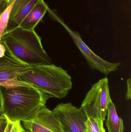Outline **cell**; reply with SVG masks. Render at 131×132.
I'll return each mask as SVG.
<instances>
[{"instance_id": "5", "label": "cell", "mask_w": 131, "mask_h": 132, "mask_svg": "<svg viewBox=\"0 0 131 132\" xmlns=\"http://www.w3.org/2000/svg\"><path fill=\"white\" fill-rule=\"evenodd\" d=\"M64 132H85L87 116L81 107L70 102L58 104L52 111Z\"/></svg>"}, {"instance_id": "6", "label": "cell", "mask_w": 131, "mask_h": 132, "mask_svg": "<svg viewBox=\"0 0 131 132\" xmlns=\"http://www.w3.org/2000/svg\"><path fill=\"white\" fill-rule=\"evenodd\" d=\"M62 24L69 33L82 55L86 60L88 66L92 70L98 71L105 75L118 70L121 64V63L110 62L102 59L93 52L84 42L78 32L72 31L64 23Z\"/></svg>"}, {"instance_id": "14", "label": "cell", "mask_w": 131, "mask_h": 132, "mask_svg": "<svg viewBox=\"0 0 131 132\" xmlns=\"http://www.w3.org/2000/svg\"><path fill=\"white\" fill-rule=\"evenodd\" d=\"M7 118V124L4 132H27L20 121H12Z\"/></svg>"}, {"instance_id": "20", "label": "cell", "mask_w": 131, "mask_h": 132, "mask_svg": "<svg viewBox=\"0 0 131 132\" xmlns=\"http://www.w3.org/2000/svg\"><path fill=\"white\" fill-rule=\"evenodd\" d=\"M7 1L9 2H11L12 1H13V0H7Z\"/></svg>"}, {"instance_id": "8", "label": "cell", "mask_w": 131, "mask_h": 132, "mask_svg": "<svg viewBox=\"0 0 131 132\" xmlns=\"http://www.w3.org/2000/svg\"><path fill=\"white\" fill-rule=\"evenodd\" d=\"M32 67L25 64L5 54L0 58V85L16 80L30 71Z\"/></svg>"}, {"instance_id": "21", "label": "cell", "mask_w": 131, "mask_h": 132, "mask_svg": "<svg viewBox=\"0 0 131 132\" xmlns=\"http://www.w3.org/2000/svg\"><path fill=\"white\" fill-rule=\"evenodd\" d=\"M1 115H2V114L1 112H0V116H1Z\"/></svg>"}, {"instance_id": "15", "label": "cell", "mask_w": 131, "mask_h": 132, "mask_svg": "<svg viewBox=\"0 0 131 132\" xmlns=\"http://www.w3.org/2000/svg\"><path fill=\"white\" fill-rule=\"evenodd\" d=\"M7 124V118L4 115L0 116V132H4Z\"/></svg>"}, {"instance_id": "2", "label": "cell", "mask_w": 131, "mask_h": 132, "mask_svg": "<svg viewBox=\"0 0 131 132\" xmlns=\"http://www.w3.org/2000/svg\"><path fill=\"white\" fill-rule=\"evenodd\" d=\"M3 95L2 114L12 121H27L32 118L49 96L33 87L1 86Z\"/></svg>"}, {"instance_id": "9", "label": "cell", "mask_w": 131, "mask_h": 132, "mask_svg": "<svg viewBox=\"0 0 131 132\" xmlns=\"http://www.w3.org/2000/svg\"><path fill=\"white\" fill-rule=\"evenodd\" d=\"M44 0H15L11 10L7 30L20 26L27 15Z\"/></svg>"}, {"instance_id": "3", "label": "cell", "mask_w": 131, "mask_h": 132, "mask_svg": "<svg viewBox=\"0 0 131 132\" xmlns=\"http://www.w3.org/2000/svg\"><path fill=\"white\" fill-rule=\"evenodd\" d=\"M18 79L47 94L50 98L58 99L66 97L73 85L72 77L68 71L53 63L32 66L31 70Z\"/></svg>"}, {"instance_id": "16", "label": "cell", "mask_w": 131, "mask_h": 132, "mask_svg": "<svg viewBox=\"0 0 131 132\" xmlns=\"http://www.w3.org/2000/svg\"><path fill=\"white\" fill-rule=\"evenodd\" d=\"M127 89L125 97L127 100H130L131 98V79L128 78L127 80Z\"/></svg>"}, {"instance_id": "10", "label": "cell", "mask_w": 131, "mask_h": 132, "mask_svg": "<svg viewBox=\"0 0 131 132\" xmlns=\"http://www.w3.org/2000/svg\"><path fill=\"white\" fill-rule=\"evenodd\" d=\"M49 8L44 1L38 4L24 19L19 27L28 30H34L41 21Z\"/></svg>"}, {"instance_id": "1", "label": "cell", "mask_w": 131, "mask_h": 132, "mask_svg": "<svg viewBox=\"0 0 131 132\" xmlns=\"http://www.w3.org/2000/svg\"><path fill=\"white\" fill-rule=\"evenodd\" d=\"M0 42L5 46V54L25 64L32 67L52 63L34 29L13 28L6 31Z\"/></svg>"}, {"instance_id": "19", "label": "cell", "mask_w": 131, "mask_h": 132, "mask_svg": "<svg viewBox=\"0 0 131 132\" xmlns=\"http://www.w3.org/2000/svg\"><path fill=\"white\" fill-rule=\"evenodd\" d=\"M2 104H3V95H2V92L1 85H0V112H1V113L2 109Z\"/></svg>"}, {"instance_id": "11", "label": "cell", "mask_w": 131, "mask_h": 132, "mask_svg": "<svg viewBox=\"0 0 131 132\" xmlns=\"http://www.w3.org/2000/svg\"><path fill=\"white\" fill-rule=\"evenodd\" d=\"M106 125L108 132H124V122L118 115L116 107L112 99L110 100L107 109Z\"/></svg>"}, {"instance_id": "7", "label": "cell", "mask_w": 131, "mask_h": 132, "mask_svg": "<svg viewBox=\"0 0 131 132\" xmlns=\"http://www.w3.org/2000/svg\"><path fill=\"white\" fill-rule=\"evenodd\" d=\"M22 122L27 132H64L52 111L45 105L42 107L32 118Z\"/></svg>"}, {"instance_id": "17", "label": "cell", "mask_w": 131, "mask_h": 132, "mask_svg": "<svg viewBox=\"0 0 131 132\" xmlns=\"http://www.w3.org/2000/svg\"><path fill=\"white\" fill-rule=\"evenodd\" d=\"M11 2L8 1L7 0H0V15L7 8Z\"/></svg>"}, {"instance_id": "18", "label": "cell", "mask_w": 131, "mask_h": 132, "mask_svg": "<svg viewBox=\"0 0 131 132\" xmlns=\"http://www.w3.org/2000/svg\"><path fill=\"white\" fill-rule=\"evenodd\" d=\"M6 52L5 46L0 42V58H2L5 55Z\"/></svg>"}, {"instance_id": "13", "label": "cell", "mask_w": 131, "mask_h": 132, "mask_svg": "<svg viewBox=\"0 0 131 132\" xmlns=\"http://www.w3.org/2000/svg\"><path fill=\"white\" fill-rule=\"evenodd\" d=\"M14 1L13 0L11 2L10 4L0 15V41L7 31L10 13Z\"/></svg>"}, {"instance_id": "4", "label": "cell", "mask_w": 131, "mask_h": 132, "mask_svg": "<svg viewBox=\"0 0 131 132\" xmlns=\"http://www.w3.org/2000/svg\"><path fill=\"white\" fill-rule=\"evenodd\" d=\"M110 99L108 78L105 77L92 85L80 107L87 117L97 118L104 122Z\"/></svg>"}, {"instance_id": "12", "label": "cell", "mask_w": 131, "mask_h": 132, "mask_svg": "<svg viewBox=\"0 0 131 132\" xmlns=\"http://www.w3.org/2000/svg\"><path fill=\"white\" fill-rule=\"evenodd\" d=\"M85 126V132H105L104 122L97 118L87 117Z\"/></svg>"}]
</instances>
